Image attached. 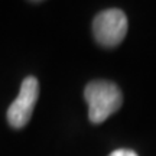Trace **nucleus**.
Listing matches in <instances>:
<instances>
[{
    "label": "nucleus",
    "instance_id": "2",
    "mask_svg": "<svg viewBox=\"0 0 156 156\" xmlns=\"http://www.w3.org/2000/svg\"><path fill=\"white\" fill-rule=\"evenodd\" d=\"M93 32L103 46H116L127 34V17L120 9H107L95 16Z\"/></svg>",
    "mask_w": 156,
    "mask_h": 156
},
{
    "label": "nucleus",
    "instance_id": "1",
    "mask_svg": "<svg viewBox=\"0 0 156 156\" xmlns=\"http://www.w3.org/2000/svg\"><path fill=\"white\" fill-rule=\"evenodd\" d=\"M84 97L88 104V117L91 123L106 122L113 113H116L123 103L120 88L114 83L98 80L85 87Z\"/></svg>",
    "mask_w": 156,
    "mask_h": 156
},
{
    "label": "nucleus",
    "instance_id": "3",
    "mask_svg": "<svg viewBox=\"0 0 156 156\" xmlns=\"http://www.w3.org/2000/svg\"><path fill=\"white\" fill-rule=\"evenodd\" d=\"M39 83L35 77H26L20 85V91L16 100L7 110V122L12 127L20 129L26 126L34 113V107L38 101Z\"/></svg>",
    "mask_w": 156,
    "mask_h": 156
},
{
    "label": "nucleus",
    "instance_id": "4",
    "mask_svg": "<svg viewBox=\"0 0 156 156\" xmlns=\"http://www.w3.org/2000/svg\"><path fill=\"white\" fill-rule=\"evenodd\" d=\"M108 156H137V153L130 149H117V151L112 152Z\"/></svg>",
    "mask_w": 156,
    "mask_h": 156
}]
</instances>
